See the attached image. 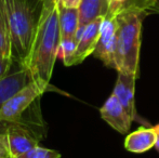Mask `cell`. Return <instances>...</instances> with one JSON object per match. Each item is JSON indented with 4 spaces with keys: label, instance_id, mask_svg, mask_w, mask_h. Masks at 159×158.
<instances>
[{
    "label": "cell",
    "instance_id": "18",
    "mask_svg": "<svg viewBox=\"0 0 159 158\" xmlns=\"http://www.w3.org/2000/svg\"><path fill=\"white\" fill-rule=\"evenodd\" d=\"M0 158H12L8 148L6 133L0 134Z\"/></svg>",
    "mask_w": 159,
    "mask_h": 158
},
{
    "label": "cell",
    "instance_id": "9",
    "mask_svg": "<svg viewBox=\"0 0 159 158\" xmlns=\"http://www.w3.org/2000/svg\"><path fill=\"white\" fill-rule=\"evenodd\" d=\"M103 19L104 17H98L95 21L89 23L84 27V30L82 33L81 37H80L79 41H78L77 48H76V51L71 60L69 61L68 66L82 63L89 55L93 54L96 48V44H98V38H100Z\"/></svg>",
    "mask_w": 159,
    "mask_h": 158
},
{
    "label": "cell",
    "instance_id": "10",
    "mask_svg": "<svg viewBox=\"0 0 159 158\" xmlns=\"http://www.w3.org/2000/svg\"><path fill=\"white\" fill-rule=\"evenodd\" d=\"M32 80L28 70L23 66L19 70L10 72L7 76L0 79V112L3 105L21 89H23ZM0 129L6 131L3 124L0 122ZM1 134V133H0Z\"/></svg>",
    "mask_w": 159,
    "mask_h": 158
},
{
    "label": "cell",
    "instance_id": "7",
    "mask_svg": "<svg viewBox=\"0 0 159 158\" xmlns=\"http://www.w3.org/2000/svg\"><path fill=\"white\" fill-rule=\"evenodd\" d=\"M135 80L136 77L133 75L118 73V77L116 80L115 87H114L113 93L117 97L119 103L127 111V113L130 115L133 121L140 122L143 126L149 127V122L139 116L138 112H136L135 97H134Z\"/></svg>",
    "mask_w": 159,
    "mask_h": 158
},
{
    "label": "cell",
    "instance_id": "2",
    "mask_svg": "<svg viewBox=\"0 0 159 158\" xmlns=\"http://www.w3.org/2000/svg\"><path fill=\"white\" fill-rule=\"evenodd\" d=\"M155 0H128L117 15V42L115 51V70L118 73L133 75L139 78L141 35L144 10Z\"/></svg>",
    "mask_w": 159,
    "mask_h": 158
},
{
    "label": "cell",
    "instance_id": "11",
    "mask_svg": "<svg viewBox=\"0 0 159 158\" xmlns=\"http://www.w3.org/2000/svg\"><path fill=\"white\" fill-rule=\"evenodd\" d=\"M157 133L154 127H141L126 138L125 148L129 152L144 153L155 147Z\"/></svg>",
    "mask_w": 159,
    "mask_h": 158
},
{
    "label": "cell",
    "instance_id": "13",
    "mask_svg": "<svg viewBox=\"0 0 159 158\" xmlns=\"http://www.w3.org/2000/svg\"><path fill=\"white\" fill-rule=\"evenodd\" d=\"M59 6V21L61 28V36L63 39H74L79 29V10Z\"/></svg>",
    "mask_w": 159,
    "mask_h": 158
},
{
    "label": "cell",
    "instance_id": "20",
    "mask_svg": "<svg viewBox=\"0 0 159 158\" xmlns=\"http://www.w3.org/2000/svg\"><path fill=\"white\" fill-rule=\"evenodd\" d=\"M155 130H156V133H157V140H156V144H155V148H156V151L159 153V124H156L155 127Z\"/></svg>",
    "mask_w": 159,
    "mask_h": 158
},
{
    "label": "cell",
    "instance_id": "3",
    "mask_svg": "<svg viewBox=\"0 0 159 158\" xmlns=\"http://www.w3.org/2000/svg\"><path fill=\"white\" fill-rule=\"evenodd\" d=\"M11 35L12 56L23 65L32 49L43 0H3Z\"/></svg>",
    "mask_w": 159,
    "mask_h": 158
},
{
    "label": "cell",
    "instance_id": "6",
    "mask_svg": "<svg viewBox=\"0 0 159 158\" xmlns=\"http://www.w3.org/2000/svg\"><path fill=\"white\" fill-rule=\"evenodd\" d=\"M7 143L12 158H17L39 145L40 138L30 127L24 124H10L4 131Z\"/></svg>",
    "mask_w": 159,
    "mask_h": 158
},
{
    "label": "cell",
    "instance_id": "19",
    "mask_svg": "<svg viewBox=\"0 0 159 158\" xmlns=\"http://www.w3.org/2000/svg\"><path fill=\"white\" fill-rule=\"evenodd\" d=\"M81 0H59L57 3L62 4V6L66 7V8H73V9H78L80 6Z\"/></svg>",
    "mask_w": 159,
    "mask_h": 158
},
{
    "label": "cell",
    "instance_id": "4",
    "mask_svg": "<svg viewBox=\"0 0 159 158\" xmlns=\"http://www.w3.org/2000/svg\"><path fill=\"white\" fill-rule=\"evenodd\" d=\"M49 89L46 84L30 80L23 89L16 92L2 107L0 122L8 128L10 124H24V115Z\"/></svg>",
    "mask_w": 159,
    "mask_h": 158
},
{
    "label": "cell",
    "instance_id": "12",
    "mask_svg": "<svg viewBox=\"0 0 159 158\" xmlns=\"http://www.w3.org/2000/svg\"><path fill=\"white\" fill-rule=\"evenodd\" d=\"M79 10V27H84L98 17H105L109 10V0H81Z\"/></svg>",
    "mask_w": 159,
    "mask_h": 158
},
{
    "label": "cell",
    "instance_id": "15",
    "mask_svg": "<svg viewBox=\"0 0 159 158\" xmlns=\"http://www.w3.org/2000/svg\"><path fill=\"white\" fill-rule=\"evenodd\" d=\"M61 157H62L61 153H59L57 151L50 150V148H46L38 145L17 158H61Z\"/></svg>",
    "mask_w": 159,
    "mask_h": 158
},
{
    "label": "cell",
    "instance_id": "16",
    "mask_svg": "<svg viewBox=\"0 0 159 158\" xmlns=\"http://www.w3.org/2000/svg\"><path fill=\"white\" fill-rule=\"evenodd\" d=\"M15 61L12 56L0 52V79L9 74L14 65Z\"/></svg>",
    "mask_w": 159,
    "mask_h": 158
},
{
    "label": "cell",
    "instance_id": "14",
    "mask_svg": "<svg viewBox=\"0 0 159 158\" xmlns=\"http://www.w3.org/2000/svg\"><path fill=\"white\" fill-rule=\"evenodd\" d=\"M0 52L12 56L11 35L3 0H0ZM13 57V56H12Z\"/></svg>",
    "mask_w": 159,
    "mask_h": 158
},
{
    "label": "cell",
    "instance_id": "8",
    "mask_svg": "<svg viewBox=\"0 0 159 158\" xmlns=\"http://www.w3.org/2000/svg\"><path fill=\"white\" fill-rule=\"evenodd\" d=\"M100 114L104 121L121 134H125L130 130L131 122L133 121L114 93H111V97L103 104Z\"/></svg>",
    "mask_w": 159,
    "mask_h": 158
},
{
    "label": "cell",
    "instance_id": "1",
    "mask_svg": "<svg viewBox=\"0 0 159 158\" xmlns=\"http://www.w3.org/2000/svg\"><path fill=\"white\" fill-rule=\"evenodd\" d=\"M61 41L57 1L43 0L32 49L22 65L28 70L32 80L50 86Z\"/></svg>",
    "mask_w": 159,
    "mask_h": 158
},
{
    "label": "cell",
    "instance_id": "5",
    "mask_svg": "<svg viewBox=\"0 0 159 158\" xmlns=\"http://www.w3.org/2000/svg\"><path fill=\"white\" fill-rule=\"evenodd\" d=\"M117 16L107 14L103 19L100 38L93 55L101 60L104 65L115 68V51L117 42Z\"/></svg>",
    "mask_w": 159,
    "mask_h": 158
},
{
    "label": "cell",
    "instance_id": "17",
    "mask_svg": "<svg viewBox=\"0 0 159 158\" xmlns=\"http://www.w3.org/2000/svg\"><path fill=\"white\" fill-rule=\"evenodd\" d=\"M128 0H111V3H109V10L107 14L109 15H115L117 16L119 14L120 10L124 7V4L126 3Z\"/></svg>",
    "mask_w": 159,
    "mask_h": 158
}]
</instances>
